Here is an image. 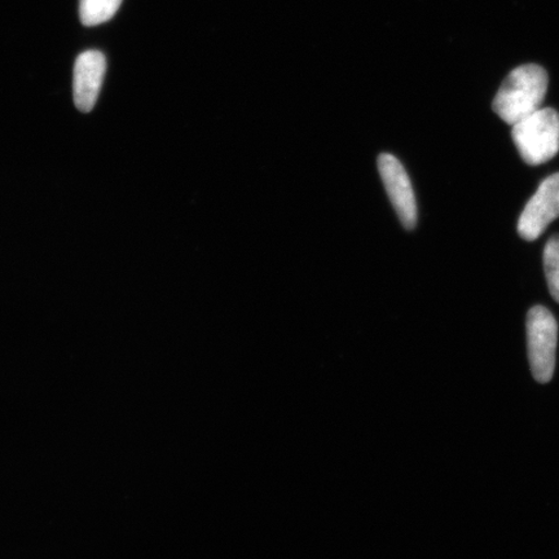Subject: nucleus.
Returning a JSON list of instances; mask_svg holds the SVG:
<instances>
[{
  "label": "nucleus",
  "instance_id": "5",
  "mask_svg": "<svg viewBox=\"0 0 559 559\" xmlns=\"http://www.w3.org/2000/svg\"><path fill=\"white\" fill-rule=\"evenodd\" d=\"M384 188L404 228L417 225V204L411 179L401 160L389 153H382L377 160Z\"/></svg>",
  "mask_w": 559,
  "mask_h": 559
},
{
  "label": "nucleus",
  "instance_id": "4",
  "mask_svg": "<svg viewBox=\"0 0 559 559\" xmlns=\"http://www.w3.org/2000/svg\"><path fill=\"white\" fill-rule=\"evenodd\" d=\"M559 218V173L550 175L527 202L519 222L523 240L535 241L551 222Z\"/></svg>",
  "mask_w": 559,
  "mask_h": 559
},
{
  "label": "nucleus",
  "instance_id": "1",
  "mask_svg": "<svg viewBox=\"0 0 559 559\" xmlns=\"http://www.w3.org/2000/svg\"><path fill=\"white\" fill-rule=\"evenodd\" d=\"M547 91L548 74L542 67H519L507 76L496 95L495 114L513 126L542 109Z\"/></svg>",
  "mask_w": 559,
  "mask_h": 559
},
{
  "label": "nucleus",
  "instance_id": "6",
  "mask_svg": "<svg viewBox=\"0 0 559 559\" xmlns=\"http://www.w3.org/2000/svg\"><path fill=\"white\" fill-rule=\"evenodd\" d=\"M107 60L100 51L82 52L74 66V103L83 114L93 110L99 97Z\"/></svg>",
  "mask_w": 559,
  "mask_h": 559
},
{
  "label": "nucleus",
  "instance_id": "3",
  "mask_svg": "<svg viewBox=\"0 0 559 559\" xmlns=\"http://www.w3.org/2000/svg\"><path fill=\"white\" fill-rule=\"evenodd\" d=\"M528 358L535 380L547 383L554 377L558 341L557 321L548 309L535 306L527 314Z\"/></svg>",
  "mask_w": 559,
  "mask_h": 559
},
{
  "label": "nucleus",
  "instance_id": "2",
  "mask_svg": "<svg viewBox=\"0 0 559 559\" xmlns=\"http://www.w3.org/2000/svg\"><path fill=\"white\" fill-rule=\"evenodd\" d=\"M512 136L524 163L539 166L548 163L559 152V114L551 108L513 124Z\"/></svg>",
  "mask_w": 559,
  "mask_h": 559
},
{
  "label": "nucleus",
  "instance_id": "8",
  "mask_svg": "<svg viewBox=\"0 0 559 559\" xmlns=\"http://www.w3.org/2000/svg\"><path fill=\"white\" fill-rule=\"evenodd\" d=\"M544 270L551 297L559 304V236L556 235L545 245Z\"/></svg>",
  "mask_w": 559,
  "mask_h": 559
},
{
  "label": "nucleus",
  "instance_id": "7",
  "mask_svg": "<svg viewBox=\"0 0 559 559\" xmlns=\"http://www.w3.org/2000/svg\"><path fill=\"white\" fill-rule=\"evenodd\" d=\"M122 0H80V19L85 26H97L114 17Z\"/></svg>",
  "mask_w": 559,
  "mask_h": 559
}]
</instances>
